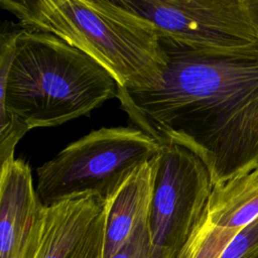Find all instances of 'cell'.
Segmentation results:
<instances>
[{
  "mask_svg": "<svg viewBox=\"0 0 258 258\" xmlns=\"http://www.w3.org/2000/svg\"><path fill=\"white\" fill-rule=\"evenodd\" d=\"M168 62L147 87H118L131 122L159 145L194 152L213 186L258 167V49L198 53L162 44Z\"/></svg>",
  "mask_w": 258,
  "mask_h": 258,
  "instance_id": "6da1fadb",
  "label": "cell"
},
{
  "mask_svg": "<svg viewBox=\"0 0 258 258\" xmlns=\"http://www.w3.org/2000/svg\"><path fill=\"white\" fill-rule=\"evenodd\" d=\"M118 84L94 58L60 38L18 27L0 35V161L36 127L88 116L117 98Z\"/></svg>",
  "mask_w": 258,
  "mask_h": 258,
  "instance_id": "7a4b0ae2",
  "label": "cell"
},
{
  "mask_svg": "<svg viewBox=\"0 0 258 258\" xmlns=\"http://www.w3.org/2000/svg\"><path fill=\"white\" fill-rule=\"evenodd\" d=\"M19 26L50 33L106 69L119 88L155 82L168 62L156 27L118 0H0Z\"/></svg>",
  "mask_w": 258,
  "mask_h": 258,
  "instance_id": "3957f363",
  "label": "cell"
},
{
  "mask_svg": "<svg viewBox=\"0 0 258 258\" xmlns=\"http://www.w3.org/2000/svg\"><path fill=\"white\" fill-rule=\"evenodd\" d=\"M160 148L155 139L136 127L93 130L37 167L36 195L43 206L82 195L111 203Z\"/></svg>",
  "mask_w": 258,
  "mask_h": 258,
  "instance_id": "277c9868",
  "label": "cell"
},
{
  "mask_svg": "<svg viewBox=\"0 0 258 258\" xmlns=\"http://www.w3.org/2000/svg\"><path fill=\"white\" fill-rule=\"evenodd\" d=\"M156 27L162 44L198 53L258 49L244 0H118Z\"/></svg>",
  "mask_w": 258,
  "mask_h": 258,
  "instance_id": "5b68a950",
  "label": "cell"
},
{
  "mask_svg": "<svg viewBox=\"0 0 258 258\" xmlns=\"http://www.w3.org/2000/svg\"><path fill=\"white\" fill-rule=\"evenodd\" d=\"M211 175L194 152L161 145L150 208V258H175L207 217Z\"/></svg>",
  "mask_w": 258,
  "mask_h": 258,
  "instance_id": "8992f818",
  "label": "cell"
},
{
  "mask_svg": "<svg viewBox=\"0 0 258 258\" xmlns=\"http://www.w3.org/2000/svg\"><path fill=\"white\" fill-rule=\"evenodd\" d=\"M43 208L33 186L28 163L21 158H13L1 164L0 258L32 256Z\"/></svg>",
  "mask_w": 258,
  "mask_h": 258,
  "instance_id": "52a82bcc",
  "label": "cell"
},
{
  "mask_svg": "<svg viewBox=\"0 0 258 258\" xmlns=\"http://www.w3.org/2000/svg\"><path fill=\"white\" fill-rule=\"evenodd\" d=\"M109 204L93 195H82L44 206L37 245L30 258H70Z\"/></svg>",
  "mask_w": 258,
  "mask_h": 258,
  "instance_id": "ba28073f",
  "label": "cell"
},
{
  "mask_svg": "<svg viewBox=\"0 0 258 258\" xmlns=\"http://www.w3.org/2000/svg\"><path fill=\"white\" fill-rule=\"evenodd\" d=\"M158 156V155H157ZM157 156L144 164L110 203L104 258H112L128 242L137 227L150 218Z\"/></svg>",
  "mask_w": 258,
  "mask_h": 258,
  "instance_id": "9c48e42d",
  "label": "cell"
},
{
  "mask_svg": "<svg viewBox=\"0 0 258 258\" xmlns=\"http://www.w3.org/2000/svg\"><path fill=\"white\" fill-rule=\"evenodd\" d=\"M258 217V167L213 186L208 219L218 227L240 231Z\"/></svg>",
  "mask_w": 258,
  "mask_h": 258,
  "instance_id": "30bf717a",
  "label": "cell"
},
{
  "mask_svg": "<svg viewBox=\"0 0 258 258\" xmlns=\"http://www.w3.org/2000/svg\"><path fill=\"white\" fill-rule=\"evenodd\" d=\"M109 206L98 216L89 231L76 246L70 258H104L105 235Z\"/></svg>",
  "mask_w": 258,
  "mask_h": 258,
  "instance_id": "8fae6325",
  "label": "cell"
},
{
  "mask_svg": "<svg viewBox=\"0 0 258 258\" xmlns=\"http://www.w3.org/2000/svg\"><path fill=\"white\" fill-rule=\"evenodd\" d=\"M150 218L142 222L123 248L112 258H150Z\"/></svg>",
  "mask_w": 258,
  "mask_h": 258,
  "instance_id": "7c38bea8",
  "label": "cell"
},
{
  "mask_svg": "<svg viewBox=\"0 0 258 258\" xmlns=\"http://www.w3.org/2000/svg\"><path fill=\"white\" fill-rule=\"evenodd\" d=\"M250 18L258 30V0H244Z\"/></svg>",
  "mask_w": 258,
  "mask_h": 258,
  "instance_id": "4fadbf2b",
  "label": "cell"
},
{
  "mask_svg": "<svg viewBox=\"0 0 258 258\" xmlns=\"http://www.w3.org/2000/svg\"><path fill=\"white\" fill-rule=\"evenodd\" d=\"M249 258H258V253H256V254L252 255V256H251V257H249Z\"/></svg>",
  "mask_w": 258,
  "mask_h": 258,
  "instance_id": "5bb4252c",
  "label": "cell"
}]
</instances>
